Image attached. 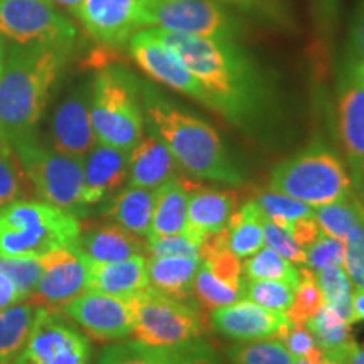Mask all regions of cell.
Listing matches in <instances>:
<instances>
[{
  "mask_svg": "<svg viewBox=\"0 0 364 364\" xmlns=\"http://www.w3.org/2000/svg\"><path fill=\"white\" fill-rule=\"evenodd\" d=\"M145 27L198 38L235 41L241 22L213 0H147Z\"/></svg>",
  "mask_w": 364,
  "mask_h": 364,
  "instance_id": "10",
  "label": "cell"
},
{
  "mask_svg": "<svg viewBox=\"0 0 364 364\" xmlns=\"http://www.w3.org/2000/svg\"><path fill=\"white\" fill-rule=\"evenodd\" d=\"M306 327L311 331L326 359L348 363L349 356L358 348L351 334V324L326 304L316 316L309 318Z\"/></svg>",
  "mask_w": 364,
  "mask_h": 364,
  "instance_id": "26",
  "label": "cell"
},
{
  "mask_svg": "<svg viewBox=\"0 0 364 364\" xmlns=\"http://www.w3.org/2000/svg\"><path fill=\"white\" fill-rule=\"evenodd\" d=\"M4 59H6V46H4V41L0 39V71H2Z\"/></svg>",
  "mask_w": 364,
  "mask_h": 364,
  "instance_id": "54",
  "label": "cell"
},
{
  "mask_svg": "<svg viewBox=\"0 0 364 364\" xmlns=\"http://www.w3.org/2000/svg\"><path fill=\"white\" fill-rule=\"evenodd\" d=\"M253 201L258 204L262 213L268 220L277 225L285 226L289 223L302 220V218L314 216V208L309 204L299 201V199L290 198V196L277 193V191H258L255 194Z\"/></svg>",
  "mask_w": 364,
  "mask_h": 364,
  "instance_id": "37",
  "label": "cell"
},
{
  "mask_svg": "<svg viewBox=\"0 0 364 364\" xmlns=\"http://www.w3.org/2000/svg\"><path fill=\"white\" fill-rule=\"evenodd\" d=\"M90 98L91 85H80L58 105L51 120V144L56 152L83 161L98 142L91 125Z\"/></svg>",
  "mask_w": 364,
  "mask_h": 364,
  "instance_id": "17",
  "label": "cell"
},
{
  "mask_svg": "<svg viewBox=\"0 0 364 364\" xmlns=\"http://www.w3.org/2000/svg\"><path fill=\"white\" fill-rule=\"evenodd\" d=\"M346 364H364V349H361L358 346V348L353 351L351 356H349L348 363Z\"/></svg>",
  "mask_w": 364,
  "mask_h": 364,
  "instance_id": "52",
  "label": "cell"
},
{
  "mask_svg": "<svg viewBox=\"0 0 364 364\" xmlns=\"http://www.w3.org/2000/svg\"><path fill=\"white\" fill-rule=\"evenodd\" d=\"M129 150L97 142L83 157V203L103 204L129 182Z\"/></svg>",
  "mask_w": 364,
  "mask_h": 364,
  "instance_id": "19",
  "label": "cell"
},
{
  "mask_svg": "<svg viewBox=\"0 0 364 364\" xmlns=\"http://www.w3.org/2000/svg\"><path fill=\"white\" fill-rule=\"evenodd\" d=\"M344 268L354 290L364 289V223L353 228L344 240Z\"/></svg>",
  "mask_w": 364,
  "mask_h": 364,
  "instance_id": "44",
  "label": "cell"
},
{
  "mask_svg": "<svg viewBox=\"0 0 364 364\" xmlns=\"http://www.w3.org/2000/svg\"><path fill=\"white\" fill-rule=\"evenodd\" d=\"M73 247L78 250L86 260L97 263L120 262L135 255H145V240L115 223L81 230Z\"/></svg>",
  "mask_w": 364,
  "mask_h": 364,
  "instance_id": "22",
  "label": "cell"
},
{
  "mask_svg": "<svg viewBox=\"0 0 364 364\" xmlns=\"http://www.w3.org/2000/svg\"><path fill=\"white\" fill-rule=\"evenodd\" d=\"M294 294L295 287L280 280L243 279V289H241V299L252 300L258 306L284 314L292 307Z\"/></svg>",
  "mask_w": 364,
  "mask_h": 364,
  "instance_id": "35",
  "label": "cell"
},
{
  "mask_svg": "<svg viewBox=\"0 0 364 364\" xmlns=\"http://www.w3.org/2000/svg\"><path fill=\"white\" fill-rule=\"evenodd\" d=\"M363 189H364V184H363Z\"/></svg>",
  "mask_w": 364,
  "mask_h": 364,
  "instance_id": "56",
  "label": "cell"
},
{
  "mask_svg": "<svg viewBox=\"0 0 364 364\" xmlns=\"http://www.w3.org/2000/svg\"><path fill=\"white\" fill-rule=\"evenodd\" d=\"M0 139H2V136H0Z\"/></svg>",
  "mask_w": 364,
  "mask_h": 364,
  "instance_id": "57",
  "label": "cell"
},
{
  "mask_svg": "<svg viewBox=\"0 0 364 364\" xmlns=\"http://www.w3.org/2000/svg\"><path fill=\"white\" fill-rule=\"evenodd\" d=\"M80 220L44 201L17 199L0 208V257L41 258L58 248L73 247Z\"/></svg>",
  "mask_w": 364,
  "mask_h": 364,
  "instance_id": "4",
  "label": "cell"
},
{
  "mask_svg": "<svg viewBox=\"0 0 364 364\" xmlns=\"http://www.w3.org/2000/svg\"><path fill=\"white\" fill-rule=\"evenodd\" d=\"M172 364H221V361L211 346L198 339L181 348H174Z\"/></svg>",
  "mask_w": 364,
  "mask_h": 364,
  "instance_id": "46",
  "label": "cell"
},
{
  "mask_svg": "<svg viewBox=\"0 0 364 364\" xmlns=\"http://www.w3.org/2000/svg\"><path fill=\"white\" fill-rule=\"evenodd\" d=\"M282 228H285V230L289 231V235L292 236L295 243H297L299 247L304 250V252H306V250L311 247L314 241L318 238V235L322 233L321 226H318V223L316 221V218L314 216L302 218V220L292 221Z\"/></svg>",
  "mask_w": 364,
  "mask_h": 364,
  "instance_id": "47",
  "label": "cell"
},
{
  "mask_svg": "<svg viewBox=\"0 0 364 364\" xmlns=\"http://www.w3.org/2000/svg\"><path fill=\"white\" fill-rule=\"evenodd\" d=\"M349 44H351V58L356 59V61L364 63V0L358 9Z\"/></svg>",
  "mask_w": 364,
  "mask_h": 364,
  "instance_id": "48",
  "label": "cell"
},
{
  "mask_svg": "<svg viewBox=\"0 0 364 364\" xmlns=\"http://www.w3.org/2000/svg\"><path fill=\"white\" fill-rule=\"evenodd\" d=\"M29 189V182L16 152L6 140L0 139V208L24 199Z\"/></svg>",
  "mask_w": 364,
  "mask_h": 364,
  "instance_id": "38",
  "label": "cell"
},
{
  "mask_svg": "<svg viewBox=\"0 0 364 364\" xmlns=\"http://www.w3.org/2000/svg\"><path fill=\"white\" fill-rule=\"evenodd\" d=\"M314 218L322 233L344 241L353 228L364 223V203L356 191H351L343 199L314 208Z\"/></svg>",
  "mask_w": 364,
  "mask_h": 364,
  "instance_id": "30",
  "label": "cell"
},
{
  "mask_svg": "<svg viewBox=\"0 0 364 364\" xmlns=\"http://www.w3.org/2000/svg\"><path fill=\"white\" fill-rule=\"evenodd\" d=\"M344 241L321 233L318 238L306 250V263H304V267H307L314 273L324 270L327 267H344Z\"/></svg>",
  "mask_w": 364,
  "mask_h": 364,
  "instance_id": "41",
  "label": "cell"
},
{
  "mask_svg": "<svg viewBox=\"0 0 364 364\" xmlns=\"http://www.w3.org/2000/svg\"><path fill=\"white\" fill-rule=\"evenodd\" d=\"M136 343L162 349H174L203 338L206 331L203 311L191 299H176L149 289L132 295Z\"/></svg>",
  "mask_w": 364,
  "mask_h": 364,
  "instance_id": "7",
  "label": "cell"
},
{
  "mask_svg": "<svg viewBox=\"0 0 364 364\" xmlns=\"http://www.w3.org/2000/svg\"><path fill=\"white\" fill-rule=\"evenodd\" d=\"M21 302L19 290H17L16 284H14L12 279L6 275L4 272H0V311L4 309L14 306V304Z\"/></svg>",
  "mask_w": 364,
  "mask_h": 364,
  "instance_id": "49",
  "label": "cell"
},
{
  "mask_svg": "<svg viewBox=\"0 0 364 364\" xmlns=\"http://www.w3.org/2000/svg\"><path fill=\"white\" fill-rule=\"evenodd\" d=\"M147 0H85L78 19L95 41L107 48H122L145 27Z\"/></svg>",
  "mask_w": 364,
  "mask_h": 364,
  "instance_id": "15",
  "label": "cell"
},
{
  "mask_svg": "<svg viewBox=\"0 0 364 364\" xmlns=\"http://www.w3.org/2000/svg\"><path fill=\"white\" fill-rule=\"evenodd\" d=\"M68 51L41 46H14L0 71V136L14 147L36 136Z\"/></svg>",
  "mask_w": 364,
  "mask_h": 364,
  "instance_id": "3",
  "label": "cell"
},
{
  "mask_svg": "<svg viewBox=\"0 0 364 364\" xmlns=\"http://www.w3.org/2000/svg\"><path fill=\"white\" fill-rule=\"evenodd\" d=\"M275 339H279L285 346V349L294 359H306V361H321V359H324L321 349L317 348L316 339H314L306 324H295V322L290 321Z\"/></svg>",
  "mask_w": 364,
  "mask_h": 364,
  "instance_id": "42",
  "label": "cell"
},
{
  "mask_svg": "<svg viewBox=\"0 0 364 364\" xmlns=\"http://www.w3.org/2000/svg\"><path fill=\"white\" fill-rule=\"evenodd\" d=\"M56 311L70 317L95 341H122L134 331L132 297L86 290Z\"/></svg>",
  "mask_w": 364,
  "mask_h": 364,
  "instance_id": "13",
  "label": "cell"
},
{
  "mask_svg": "<svg viewBox=\"0 0 364 364\" xmlns=\"http://www.w3.org/2000/svg\"><path fill=\"white\" fill-rule=\"evenodd\" d=\"M199 257H147L149 287L176 299L193 297Z\"/></svg>",
  "mask_w": 364,
  "mask_h": 364,
  "instance_id": "27",
  "label": "cell"
},
{
  "mask_svg": "<svg viewBox=\"0 0 364 364\" xmlns=\"http://www.w3.org/2000/svg\"><path fill=\"white\" fill-rule=\"evenodd\" d=\"M338 129L351 181L358 193L364 184V63L349 59L338 85Z\"/></svg>",
  "mask_w": 364,
  "mask_h": 364,
  "instance_id": "12",
  "label": "cell"
},
{
  "mask_svg": "<svg viewBox=\"0 0 364 364\" xmlns=\"http://www.w3.org/2000/svg\"><path fill=\"white\" fill-rule=\"evenodd\" d=\"M90 115L98 142L130 152L145 132L142 90L134 73L118 65L100 68L91 83Z\"/></svg>",
  "mask_w": 364,
  "mask_h": 364,
  "instance_id": "5",
  "label": "cell"
},
{
  "mask_svg": "<svg viewBox=\"0 0 364 364\" xmlns=\"http://www.w3.org/2000/svg\"><path fill=\"white\" fill-rule=\"evenodd\" d=\"M324 306L321 289H318L316 273L309 270L307 267L299 268V284L295 287L294 304L287 317L295 324H306L309 318L316 316Z\"/></svg>",
  "mask_w": 364,
  "mask_h": 364,
  "instance_id": "39",
  "label": "cell"
},
{
  "mask_svg": "<svg viewBox=\"0 0 364 364\" xmlns=\"http://www.w3.org/2000/svg\"><path fill=\"white\" fill-rule=\"evenodd\" d=\"M88 260L75 247H65L41 257V275L33 297L34 306L59 309L86 292Z\"/></svg>",
  "mask_w": 364,
  "mask_h": 364,
  "instance_id": "14",
  "label": "cell"
},
{
  "mask_svg": "<svg viewBox=\"0 0 364 364\" xmlns=\"http://www.w3.org/2000/svg\"><path fill=\"white\" fill-rule=\"evenodd\" d=\"M154 206L156 191L127 186L102 204V213L110 223L145 240L152 228Z\"/></svg>",
  "mask_w": 364,
  "mask_h": 364,
  "instance_id": "24",
  "label": "cell"
},
{
  "mask_svg": "<svg viewBox=\"0 0 364 364\" xmlns=\"http://www.w3.org/2000/svg\"><path fill=\"white\" fill-rule=\"evenodd\" d=\"M228 358L231 364H292L285 346L279 339H260L238 343L228 349Z\"/></svg>",
  "mask_w": 364,
  "mask_h": 364,
  "instance_id": "36",
  "label": "cell"
},
{
  "mask_svg": "<svg viewBox=\"0 0 364 364\" xmlns=\"http://www.w3.org/2000/svg\"><path fill=\"white\" fill-rule=\"evenodd\" d=\"M238 208V194L233 189H216L198 186L189 196L188 225L184 233L196 245L206 235L220 233Z\"/></svg>",
  "mask_w": 364,
  "mask_h": 364,
  "instance_id": "20",
  "label": "cell"
},
{
  "mask_svg": "<svg viewBox=\"0 0 364 364\" xmlns=\"http://www.w3.org/2000/svg\"><path fill=\"white\" fill-rule=\"evenodd\" d=\"M270 189L318 208L348 196L353 181L334 150L312 142L272 171Z\"/></svg>",
  "mask_w": 364,
  "mask_h": 364,
  "instance_id": "6",
  "label": "cell"
},
{
  "mask_svg": "<svg viewBox=\"0 0 364 364\" xmlns=\"http://www.w3.org/2000/svg\"><path fill=\"white\" fill-rule=\"evenodd\" d=\"M226 2H235V4H241V6H247V4L252 2V0H226Z\"/></svg>",
  "mask_w": 364,
  "mask_h": 364,
  "instance_id": "55",
  "label": "cell"
},
{
  "mask_svg": "<svg viewBox=\"0 0 364 364\" xmlns=\"http://www.w3.org/2000/svg\"><path fill=\"white\" fill-rule=\"evenodd\" d=\"M199 81L215 110L235 125H247L265 102L260 71L238 44L164 29H149Z\"/></svg>",
  "mask_w": 364,
  "mask_h": 364,
  "instance_id": "1",
  "label": "cell"
},
{
  "mask_svg": "<svg viewBox=\"0 0 364 364\" xmlns=\"http://www.w3.org/2000/svg\"><path fill=\"white\" fill-rule=\"evenodd\" d=\"M364 321V289L353 292V317L351 324Z\"/></svg>",
  "mask_w": 364,
  "mask_h": 364,
  "instance_id": "50",
  "label": "cell"
},
{
  "mask_svg": "<svg viewBox=\"0 0 364 364\" xmlns=\"http://www.w3.org/2000/svg\"><path fill=\"white\" fill-rule=\"evenodd\" d=\"M149 289L147 255H135L120 262H88L86 290L117 297H132Z\"/></svg>",
  "mask_w": 364,
  "mask_h": 364,
  "instance_id": "23",
  "label": "cell"
},
{
  "mask_svg": "<svg viewBox=\"0 0 364 364\" xmlns=\"http://www.w3.org/2000/svg\"><path fill=\"white\" fill-rule=\"evenodd\" d=\"M0 272L12 279L19 290L21 302L33 297L41 275V258H6L0 257Z\"/></svg>",
  "mask_w": 364,
  "mask_h": 364,
  "instance_id": "40",
  "label": "cell"
},
{
  "mask_svg": "<svg viewBox=\"0 0 364 364\" xmlns=\"http://www.w3.org/2000/svg\"><path fill=\"white\" fill-rule=\"evenodd\" d=\"M51 4H56V6L66 9L70 11L75 17H80L81 12V6H83L85 0H49Z\"/></svg>",
  "mask_w": 364,
  "mask_h": 364,
  "instance_id": "51",
  "label": "cell"
},
{
  "mask_svg": "<svg viewBox=\"0 0 364 364\" xmlns=\"http://www.w3.org/2000/svg\"><path fill=\"white\" fill-rule=\"evenodd\" d=\"M193 299L208 311L230 306L241 299V287L228 284L216 273L199 263L193 282Z\"/></svg>",
  "mask_w": 364,
  "mask_h": 364,
  "instance_id": "34",
  "label": "cell"
},
{
  "mask_svg": "<svg viewBox=\"0 0 364 364\" xmlns=\"http://www.w3.org/2000/svg\"><path fill=\"white\" fill-rule=\"evenodd\" d=\"M292 364H346L341 361H332V359H321V361H306V359H294Z\"/></svg>",
  "mask_w": 364,
  "mask_h": 364,
  "instance_id": "53",
  "label": "cell"
},
{
  "mask_svg": "<svg viewBox=\"0 0 364 364\" xmlns=\"http://www.w3.org/2000/svg\"><path fill=\"white\" fill-rule=\"evenodd\" d=\"M181 166L172 152L154 132L140 139L130 150L129 186L156 191L164 182L179 176Z\"/></svg>",
  "mask_w": 364,
  "mask_h": 364,
  "instance_id": "21",
  "label": "cell"
},
{
  "mask_svg": "<svg viewBox=\"0 0 364 364\" xmlns=\"http://www.w3.org/2000/svg\"><path fill=\"white\" fill-rule=\"evenodd\" d=\"M262 231L263 243L267 247L275 250L277 253H280L289 262L297 263V265H304L306 263V252L295 243L292 236L289 235V231L280 225H277V223H273L272 220H268L265 215L262 216Z\"/></svg>",
  "mask_w": 364,
  "mask_h": 364,
  "instance_id": "43",
  "label": "cell"
},
{
  "mask_svg": "<svg viewBox=\"0 0 364 364\" xmlns=\"http://www.w3.org/2000/svg\"><path fill=\"white\" fill-rule=\"evenodd\" d=\"M172 359L174 349L152 348L132 339L103 348L95 364H172Z\"/></svg>",
  "mask_w": 364,
  "mask_h": 364,
  "instance_id": "33",
  "label": "cell"
},
{
  "mask_svg": "<svg viewBox=\"0 0 364 364\" xmlns=\"http://www.w3.org/2000/svg\"><path fill=\"white\" fill-rule=\"evenodd\" d=\"M76 27L49 0H0V39L71 53Z\"/></svg>",
  "mask_w": 364,
  "mask_h": 364,
  "instance_id": "9",
  "label": "cell"
},
{
  "mask_svg": "<svg viewBox=\"0 0 364 364\" xmlns=\"http://www.w3.org/2000/svg\"><path fill=\"white\" fill-rule=\"evenodd\" d=\"M243 279L250 280H280L297 287L299 268L270 247L260 248L252 257L245 258Z\"/></svg>",
  "mask_w": 364,
  "mask_h": 364,
  "instance_id": "31",
  "label": "cell"
},
{
  "mask_svg": "<svg viewBox=\"0 0 364 364\" xmlns=\"http://www.w3.org/2000/svg\"><path fill=\"white\" fill-rule=\"evenodd\" d=\"M29 188L41 201L53 204L76 218H85L90 209L83 203V161L59 154L38 142L22 140L14 145Z\"/></svg>",
  "mask_w": 364,
  "mask_h": 364,
  "instance_id": "8",
  "label": "cell"
},
{
  "mask_svg": "<svg viewBox=\"0 0 364 364\" xmlns=\"http://www.w3.org/2000/svg\"><path fill=\"white\" fill-rule=\"evenodd\" d=\"M213 329L236 343L277 338L290 318L284 312L270 311L252 300L240 299L230 306L218 307L209 316Z\"/></svg>",
  "mask_w": 364,
  "mask_h": 364,
  "instance_id": "18",
  "label": "cell"
},
{
  "mask_svg": "<svg viewBox=\"0 0 364 364\" xmlns=\"http://www.w3.org/2000/svg\"><path fill=\"white\" fill-rule=\"evenodd\" d=\"M196 188H198L196 182L176 176L156 189V206H154L152 228L149 236L184 233L188 225L189 196Z\"/></svg>",
  "mask_w": 364,
  "mask_h": 364,
  "instance_id": "25",
  "label": "cell"
},
{
  "mask_svg": "<svg viewBox=\"0 0 364 364\" xmlns=\"http://www.w3.org/2000/svg\"><path fill=\"white\" fill-rule=\"evenodd\" d=\"M130 56L140 70L147 73L152 80L169 86L171 90L184 93L186 97L203 103L204 107H211L209 98L193 73L177 59L174 54L167 51L159 41L154 38L149 29L139 31L129 41Z\"/></svg>",
  "mask_w": 364,
  "mask_h": 364,
  "instance_id": "16",
  "label": "cell"
},
{
  "mask_svg": "<svg viewBox=\"0 0 364 364\" xmlns=\"http://www.w3.org/2000/svg\"><path fill=\"white\" fill-rule=\"evenodd\" d=\"M38 306L19 302L0 311V364H14L33 329Z\"/></svg>",
  "mask_w": 364,
  "mask_h": 364,
  "instance_id": "29",
  "label": "cell"
},
{
  "mask_svg": "<svg viewBox=\"0 0 364 364\" xmlns=\"http://www.w3.org/2000/svg\"><path fill=\"white\" fill-rule=\"evenodd\" d=\"M145 125L169 147L181 169L199 181L238 186L243 174L213 125L171 100L150 83H140Z\"/></svg>",
  "mask_w": 364,
  "mask_h": 364,
  "instance_id": "2",
  "label": "cell"
},
{
  "mask_svg": "<svg viewBox=\"0 0 364 364\" xmlns=\"http://www.w3.org/2000/svg\"><path fill=\"white\" fill-rule=\"evenodd\" d=\"M14 364H91V343L65 314L38 306L33 329Z\"/></svg>",
  "mask_w": 364,
  "mask_h": 364,
  "instance_id": "11",
  "label": "cell"
},
{
  "mask_svg": "<svg viewBox=\"0 0 364 364\" xmlns=\"http://www.w3.org/2000/svg\"><path fill=\"white\" fill-rule=\"evenodd\" d=\"M316 280L326 306L334 309L341 317L351 324L354 289L346 268L339 265L327 267L316 273Z\"/></svg>",
  "mask_w": 364,
  "mask_h": 364,
  "instance_id": "32",
  "label": "cell"
},
{
  "mask_svg": "<svg viewBox=\"0 0 364 364\" xmlns=\"http://www.w3.org/2000/svg\"><path fill=\"white\" fill-rule=\"evenodd\" d=\"M147 257H199V247L186 235L149 236L145 238Z\"/></svg>",
  "mask_w": 364,
  "mask_h": 364,
  "instance_id": "45",
  "label": "cell"
},
{
  "mask_svg": "<svg viewBox=\"0 0 364 364\" xmlns=\"http://www.w3.org/2000/svg\"><path fill=\"white\" fill-rule=\"evenodd\" d=\"M262 209L250 199L235 209L225 228L228 248L238 258H248L257 253L263 245Z\"/></svg>",
  "mask_w": 364,
  "mask_h": 364,
  "instance_id": "28",
  "label": "cell"
}]
</instances>
